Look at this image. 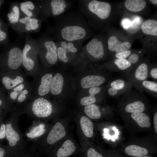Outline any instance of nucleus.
<instances>
[{
	"label": "nucleus",
	"instance_id": "obj_10",
	"mask_svg": "<svg viewBox=\"0 0 157 157\" xmlns=\"http://www.w3.org/2000/svg\"><path fill=\"white\" fill-rule=\"evenodd\" d=\"M151 53H147L142 61L128 73H119L130 83L147 80L151 64Z\"/></svg>",
	"mask_w": 157,
	"mask_h": 157
},
{
	"label": "nucleus",
	"instance_id": "obj_27",
	"mask_svg": "<svg viewBox=\"0 0 157 157\" xmlns=\"http://www.w3.org/2000/svg\"><path fill=\"white\" fill-rule=\"evenodd\" d=\"M64 82L63 77L60 73H57L53 77L50 88V91L52 94L57 95L61 93Z\"/></svg>",
	"mask_w": 157,
	"mask_h": 157
},
{
	"label": "nucleus",
	"instance_id": "obj_5",
	"mask_svg": "<svg viewBox=\"0 0 157 157\" xmlns=\"http://www.w3.org/2000/svg\"><path fill=\"white\" fill-rule=\"evenodd\" d=\"M109 56L131 49L135 39L124 32L111 28L106 34Z\"/></svg>",
	"mask_w": 157,
	"mask_h": 157
},
{
	"label": "nucleus",
	"instance_id": "obj_13",
	"mask_svg": "<svg viewBox=\"0 0 157 157\" xmlns=\"http://www.w3.org/2000/svg\"><path fill=\"white\" fill-rule=\"evenodd\" d=\"M122 15L121 24L125 31L124 32L136 39L144 20V19L140 15L129 13L124 14Z\"/></svg>",
	"mask_w": 157,
	"mask_h": 157
},
{
	"label": "nucleus",
	"instance_id": "obj_47",
	"mask_svg": "<svg viewBox=\"0 0 157 157\" xmlns=\"http://www.w3.org/2000/svg\"><path fill=\"white\" fill-rule=\"evenodd\" d=\"M149 2L152 4L156 7L157 6V0H148Z\"/></svg>",
	"mask_w": 157,
	"mask_h": 157
},
{
	"label": "nucleus",
	"instance_id": "obj_33",
	"mask_svg": "<svg viewBox=\"0 0 157 157\" xmlns=\"http://www.w3.org/2000/svg\"><path fill=\"white\" fill-rule=\"evenodd\" d=\"M81 129L84 135L88 138L92 137L93 135V125L92 121L87 117L83 116L80 121Z\"/></svg>",
	"mask_w": 157,
	"mask_h": 157
},
{
	"label": "nucleus",
	"instance_id": "obj_8",
	"mask_svg": "<svg viewBox=\"0 0 157 157\" xmlns=\"http://www.w3.org/2000/svg\"><path fill=\"white\" fill-rule=\"evenodd\" d=\"M136 38L150 53L157 52V20L156 15L155 17L144 20Z\"/></svg>",
	"mask_w": 157,
	"mask_h": 157
},
{
	"label": "nucleus",
	"instance_id": "obj_31",
	"mask_svg": "<svg viewBox=\"0 0 157 157\" xmlns=\"http://www.w3.org/2000/svg\"><path fill=\"white\" fill-rule=\"evenodd\" d=\"M76 148L74 143L71 140H66L58 150L57 153V157H67L74 152Z\"/></svg>",
	"mask_w": 157,
	"mask_h": 157
},
{
	"label": "nucleus",
	"instance_id": "obj_1",
	"mask_svg": "<svg viewBox=\"0 0 157 157\" xmlns=\"http://www.w3.org/2000/svg\"><path fill=\"white\" fill-rule=\"evenodd\" d=\"M53 18L54 24L48 26L44 33L56 42L83 44L94 35L93 29L79 10H70Z\"/></svg>",
	"mask_w": 157,
	"mask_h": 157
},
{
	"label": "nucleus",
	"instance_id": "obj_48",
	"mask_svg": "<svg viewBox=\"0 0 157 157\" xmlns=\"http://www.w3.org/2000/svg\"><path fill=\"white\" fill-rule=\"evenodd\" d=\"M5 151L4 149L0 147V157H3Z\"/></svg>",
	"mask_w": 157,
	"mask_h": 157
},
{
	"label": "nucleus",
	"instance_id": "obj_21",
	"mask_svg": "<svg viewBox=\"0 0 157 157\" xmlns=\"http://www.w3.org/2000/svg\"><path fill=\"white\" fill-rule=\"evenodd\" d=\"M21 16L38 18L39 11L33 1L26 0L19 2Z\"/></svg>",
	"mask_w": 157,
	"mask_h": 157
},
{
	"label": "nucleus",
	"instance_id": "obj_12",
	"mask_svg": "<svg viewBox=\"0 0 157 157\" xmlns=\"http://www.w3.org/2000/svg\"><path fill=\"white\" fill-rule=\"evenodd\" d=\"M149 1L145 0H126L117 5L119 15L125 13L141 16L148 10Z\"/></svg>",
	"mask_w": 157,
	"mask_h": 157
},
{
	"label": "nucleus",
	"instance_id": "obj_38",
	"mask_svg": "<svg viewBox=\"0 0 157 157\" xmlns=\"http://www.w3.org/2000/svg\"><path fill=\"white\" fill-rule=\"evenodd\" d=\"M148 78L152 79L154 81H157V65L156 63H151L148 72Z\"/></svg>",
	"mask_w": 157,
	"mask_h": 157
},
{
	"label": "nucleus",
	"instance_id": "obj_50",
	"mask_svg": "<svg viewBox=\"0 0 157 157\" xmlns=\"http://www.w3.org/2000/svg\"><path fill=\"white\" fill-rule=\"evenodd\" d=\"M22 93L24 94H27L28 93V91L26 89H25L24 90H23V91L21 92Z\"/></svg>",
	"mask_w": 157,
	"mask_h": 157
},
{
	"label": "nucleus",
	"instance_id": "obj_22",
	"mask_svg": "<svg viewBox=\"0 0 157 157\" xmlns=\"http://www.w3.org/2000/svg\"><path fill=\"white\" fill-rule=\"evenodd\" d=\"M66 135L65 128L61 123L57 122L50 131L47 141L49 144H52L64 137Z\"/></svg>",
	"mask_w": 157,
	"mask_h": 157
},
{
	"label": "nucleus",
	"instance_id": "obj_26",
	"mask_svg": "<svg viewBox=\"0 0 157 157\" xmlns=\"http://www.w3.org/2000/svg\"><path fill=\"white\" fill-rule=\"evenodd\" d=\"M149 53L147 49L143 47L140 49H134L132 53L126 59L134 67L142 61L145 55Z\"/></svg>",
	"mask_w": 157,
	"mask_h": 157
},
{
	"label": "nucleus",
	"instance_id": "obj_34",
	"mask_svg": "<svg viewBox=\"0 0 157 157\" xmlns=\"http://www.w3.org/2000/svg\"><path fill=\"white\" fill-rule=\"evenodd\" d=\"M84 111L89 117L93 119L100 118L102 115L99 106L94 104L85 106Z\"/></svg>",
	"mask_w": 157,
	"mask_h": 157
},
{
	"label": "nucleus",
	"instance_id": "obj_43",
	"mask_svg": "<svg viewBox=\"0 0 157 157\" xmlns=\"http://www.w3.org/2000/svg\"><path fill=\"white\" fill-rule=\"evenodd\" d=\"M153 124L156 133H157V112L155 111L153 115Z\"/></svg>",
	"mask_w": 157,
	"mask_h": 157
},
{
	"label": "nucleus",
	"instance_id": "obj_17",
	"mask_svg": "<svg viewBox=\"0 0 157 157\" xmlns=\"http://www.w3.org/2000/svg\"><path fill=\"white\" fill-rule=\"evenodd\" d=\"M115 78L114 76L110 73L104 75H90L84 77L81 79V85L83 89L90 88L100 86L106 83H108Z\"/></svg>",
	"mask_w": 157,
	"mask_h": 157
},
{
	"label": "nucleus",
	"instance_id": "obj_19",
	"mask_svg": "<svg viewBox=\"0 0 157 157\" xmlns=\"http://www.w3.org/2000/svg\"><path fill=\"white\" fill-rule=\"evenodd\" d=\"M140 129H149L151 126V119L147 112L125 115Z\"/></svg>",
	"mask_w": 157,
	"mask_h": 157
},
{
	"label": "nucleus",
	"instance_id": "obj_4",
	"mask_svg": "<svg viewBox=\"0 0 157 157\" xmlns=\"http://www.w3.org/2000/svg\"><path fill=\"white\" fill-rule=\"evenodd\" d=\"M38 8V18L45 22L49 17L53 18L66 13L72 7L73 1L65 0H42L33 1Z\"/></svg>",
	"mask_w": 157,
	"mask_h": 157
},
{
	"label": "nucleus",
	"instance_id": "obj_15",
	"mask_svg": "<svg viewBox=\"0 0 157 157\" xmlns=\"http://www.w3.org/2000/svg\"><path fill=\"white\" fill-rule=\"evenodd\" d=\"M122 152L130 157H142L156 153V149L151 145L133 143L126 145L122 149Z\"/></svg>",
	"mask_w": 157,
	"mask_h": 157
},
{
	"label": "nucleus",
	"instance_id": "obj_45",
	"mask_svg": "<svg viewBox=\"0 0 157 157\" xmlns=\"http://www.w3.org/2000/svg\"><path fill=\"white\" fill-rule=\"evenodd\" d=\"M26 99V96L25 94L20 92L19 95L18 97L17 100L19 102H22Z\"/></svg>",
	"mask_w": 157,
	"mask_h": 157
},
{
	"label": "nucleus",
	"instance_id": "obj_16",
	"mask_svg": "<svg viewBox=\"0 0 157 157\" xmlns=\"http://www.w3.org/2000/svg\"><path fill=\"white\" fill-rule=\"evenodd\" d=\"M99 67L110 72L126 74L129 73L134 67L127 59L120 58L112 59Z\"/></svg>",
	"mask_w": 157,
	"mask_h": 157
},
{
	"label": "nucleus",
	"instance_id": "obj_11",
	"mask_svg": "<svg viewBox=\"0 0 157 157\" xmlns=\"http://www.w3.org/2000/svg\"><path fill=\"white\" fill-rule=\"evenodd\" d=\"M37 53L34 39L29 34H26L22 50V65L27 70H32L37 65Z\"/></svg>",
	"mask_w": 157,
	"mask_h": 157
},
{
	"label": "nucleus",
	"instance_id": "obj_49",
	"mask_svg": "<svg viewBox=\"0 0 157 157\" xmlns=\"http://www.w3.org/2000/svg\"><path fill=\"white\" fill-rule=\"evenodd\" d=\"M3 94L2 93L0 94V107L2 103V98L3 97Z\"/></svg>",
	"mask_w": 157,
	"mask_h": 157
},
{
	"label": "nucleus",
	"instance_id": "obj_46",
	"mask_svg": "<svg viewBox=\"0 0 157 157\" xmlns=\"http://www.w3.org/2000/svg\"><path fill=\"white\" fill-rule=\"evenodd\" d=\"M19 93L17 91H12L10 93V97L12 99H15L17 98Z\"/></svg>",
	"mask_w": 157,
	"mask_h": 157
},
{
	"label": "nucleus",
	"instance_id": "obj_35",
	"mask_svg": "<svg viewBox=\"0 0 157 157\" xmlns=\"http://www.w3.org/2000/svg\"><path fill=\"white\" fill-rule=\"evenodd\" d=\"M0 44L8 46V33L7 26L0 20Z\"/></svg>",
	"mask_w": 157,
	"mask_h": 157
},
{
	"label": "nucleus",
	"instance_id": "obj_9",
	"mask_svg": "<svg viewBox=\"0 0 157 157\" xmlns=\"http://www.w3.org/2000/svg\"><path fill=\"white\" fill-rule=\"evenodd\" d=\"M83 51L89 60L96 62L106 59L109 56L106 35L101 33L94 35L82 48Z\"/></svg>",
	"mask_w": 157,
	"mask_h": 157
},
{
	"label": "nucleus",
	"instance_id": "obj_44",
	"mask_svg": "<svg viewBox=\"0 0 157 157\" xmlns=\"http://www.w3.org/2000/svg\"><path fill=\"white\" fill-rule=\"evenodd\" d=\"M24 85L23 84H21L14 88L13 90L14 91H17L19 93L21 92L22 90L24 88Z\"/></svg>",
	"mask_w": 157,
	"mask_h": 157
},
{
	"label": "nucleus",
	"instance_id": "obj_30",
	"mask_svg": "<svg viewBox=\"0 0 157 157\" xmlns=\"http://www.w3.org/2000/svg\"><path fill=\"white\" fill-rule=\"evenodd\" d=\"M102 88L100 87H95L89 88V95L82 98L80 100L81 104L83 106L94 104L97 101L96 95L102 91Z\"/></svg>",
	"mask_w": 157,
	"mask_h": 157
},
{
	"label": "nucleus",
	"instance_id": "obj_32",
	"mask_svg": "<svg viewBox=\"0 0 157 157\" xmlns=\"http://www.w3.org/2000/svg\"><path fill=\"white\" fill-rule=\"evenodd\" d=\"M6 137L11 147L15 146L20 139V136L18 133L13 128L11 123L6 125Z\"/></svg>",
	"mask_w": 157,
	"mask_h": 157
},
{
	"label": "nucleus",
	"instance_id": "obj_42",
	"mask_svg": "<svg viewBox=\"0 0 157 157\" xmlns=\"http://www.w3.org/2000/svg\"><path fill=\"white\" fill-rule=\"evenodd\" d=\"M106 156V157H124L116 151L111 150L108 152Z\"/></svg>",
	"mask_w": 157,
	"mask_h": 157
},
{
	"label": "nucleus",
	"instance_id": "obj_52",
	"mask_svg": "<svg viewBox=\"0 0 157 157\" xmlns=\"http://www.w3.org/2000/svg\"><path fill=\"white\" fill-rule=\"evenodd\" d=\"M2 93V90L1 89V88H0V94H1Z\"/></svg>",
	"mask_w": 157,
	"mask_h": 157
},
{
	"label": "nucleus",
	"instance_id": "obj_29",
	"mask_svg": "<svg viewBox=\"0 0 157 157\" xmlns=\"http://www.w3.org/2000/svg\"><path fill=\"white\" fill-rule=\"evenodd\" d=\"M51 73H47L41 78L40 84L38 87V92L40 96L48 94L50 91L51 84L53 78Z\"/></svg>",
	"mask_w": 157,
	"mask_h": 157
},
{
	"label": "nucleus",
	"instance_id": "obj_2",
	"mask_svg": "<svg viewBox=\"0 0 157 157\" xmlns=\"http://www.w3.org/2000/svg\"><path fill=\"white\" fill-rule=\"evenodd\" d=\"M79 10L93 29L107 32L119 15L117 6L110 2L98 0L78 1Z\"/></svg>",
	"mask_w": 157,
	"mask_h": 157
},
{
	"label": "nucleus",
	"instance_id": "obj_23",
	"mask_svg": "<svg viewBox=\"0 0 157 157\" xmlns=\"http://www.w3.org/2000/svg\"><path fill=\"white\" fill-rule=\"evenodd\" d=\"M21 17V13L19 2L13 3L7 14V17L9 24L13 30L18 23Z\"/></svg>",
	"mask_w": 157,
	"mask_h": 157
},
{
	"label": "nucleus",
	"instance_id": "obj_20",
	"mask_svg": "<svg viewBox=\"0 0 157 157\" xmlns=\"http://www.w3.org/2000/svg\"><path fill=\"white\" fill-rule=\"evenodd\" d=\"M130 83L133 87L135 88L139 92L143 93L144 92L154 97H157V82L146 80Z\"/></svg>",
	"mask_w": 157,
	"mask_h": 157
},
{
	"label": "nucleus",
	"instance_id": "obj_51",
	"mask_svg": "<svg viewBox=\"0 0 157 157\" xmlns=\"http://www.w3.org/2000/svg\"><path fill=\"white\" fill-rule=\"evenodd\" d=\"M142 157H152L151 156H146Z\"/></svg>",
	"mask_w": 157,
	"mask_h": 157
},
{
	"label": "nucleus",
	"instance_id": "obj_14",
	"mask_svg": "<svg viewBox=\"0 0 157 157\" xmlns=\"http://www.w3.org/2000/svg\"><path fill=\"white\" fill-rule=\"evenodd\" d=\"M42 22L38 18L21 16L14 30L20 35L38 32L40 31Z\"/></svg>",
	"mask_w": 157,
	"mask_h": 157
},
{
	"label": "nucleus",
	"instance_id": "obj_28",
	"mask_svg": "<svg viewBox=\"0 0 157 157\" xmlns=\"http://www.w3.org/2000/svg\"><path fill=\"white\" fill-rule=\"evenodd\" d=\"M55 42L56 44L63 48L68 52L79 54L83 51V44L67 41H60Z\"/></svg>",
	"mask_w": 157,
	"mask_h": 157
},
{
	"label": "nucleus",
	"instance_id": "obj_3",
	"mask_svg": "<svg viewBox=\"0 0 157 157\" xmlns=\"http://www.w3.org/2000/svg\"><path fill=\"white\" fill-rule=\"evenodd\" d=\"M118 106L120 112L124 115L149 110V104L144 93L132 88L121 95Z\"/></svg>",
	"mask_w": 157,
	"mask_h": 157
},
{
	"label": "nucleus",
	"instance_id": "obj_25",
	"mask_svg": "<svg viewBox=\"0 0 157 157\" xmlns=\"http://www.w3.org/2000/svg\"><path fill=\"white\" fill-rule=\"evenodd\" d=\"M0 80L3 86L7 90L12 89L18 84L23 83L24 80L21 76H18L14 79L6 75L4 72L0 73Z\"/></svg>",
	"mask_w": 157,
	"mask_h": 157
},
{
	"label": "nucleus",
	"instance_id": "obj_18",
	"mask_svg": "<svg viewBox=\"0 0 157 157\" xmlns=\"http://www.w3.org/2000/svg\"><path fill=\"white\" fill-rule=\"evenodd\" d=\"M33 113L36 117H46L51 115L52 111V105L48 100L42 97L36 99L32 107Z\"/></svg>",
	"mask_w": 157,
	"mask_h": 157
},
{
	"label": "nucleus",
	"instance_id": "obj_40",
	"mask_svg": "<svg viewBox=\"0 0 157 157\" xmlns=\"http://www.w3.org/2000/svg\"><path fill=\"white\" fill-rule=\"evenodd\" d=\"M107 92L108 94L112 97H117L122 95L124 93L112 87H107Z\"/></svg>",
	"mask_w": 157,
	"mask_h": 157
},
{
	"label": "nucleus",
	"instance_id": "obj_24",
	"mask_svg": "<svg viewBox=\"0 0 157 157\" xmlns=\"http://www.w3.org/2000/svg\"><path fill=\"white\" fill-rule=\"evenodd\" d=\"M108 83L107 88H113L124 94L133 88L130 82L123 78H115Z\"/></svg>",
	"mask_w": 157,
	"mask_h": 157
},
{
	"label": "nucleus",
	"instance_id": "obj_39",
	"mask_svg": "<svg viewBox=\"0 0 157 157\" xmlns=\"http://www.w3.org/2000/svg\"><path fill=\"white\" fill-rule=\"evenodd\" d=\"M134 49H130L122 52L115 53L111 56L112 59H126L131 54Z\"/></svg>",
	"mask_w": 157,
	"mask_h": 157
},
{
	"label": "nucleus",
	"instance_id": "obj_6",
	"mask_svg": "<svg viewBox=\"0 0 157 157\" xmlns=\"http://www.w3.org/2000/svg\"><path fill=\"white\" fill-rule=\"evenodd\" d=\"M18 40L10 44L0 54V73L18 69L22 64V49Z\"/></svg>",
	"mask_w": 157,
	"mask_h": 157
},
{
	"label": "nucleus",
	"instance_id": "obj_36",
	"mask_svg": "<svg viewBox=\"0 0 157 157\" xmlns=\"http://www.w3.org/2000/svg\"><path fill=\"white\" fill-rule=\"evenodd\" d=\"M45 125L42 124L33 127L31 131L26 134L29 138H35L42 135L45 132Z\"/></svg>",
	"mask_w": 157,
	"mask_h": 157
},
{
	"label": "nucleus",
	"instance_id": "obj_7",
	"mask_svg": "<svg viewBox=\"0 0 157 157\" xmlns=\"http://www.w3.org/2000/svg\"><path fill=\"white\" fill-rule=\"evenodd\" d=\"M34 40L37 53L43 63L46 65L56 64L58 58L57 47L54 41L45 33Z\"/></svg>",
	"mask_w": 157,
	"mask_h": 157
},
{
	"label": "nucleus",
	"instance_id": "obj_37",
	"mask_svg": "<svg viewBox=\"0 0 157 157\" xmlns=\"http://www.w3.org/2000/svg\"><path fill=\"white\" fill-rule=\"evenodd\" d=\"M56 44L57 47V53L58 59L65 63H67L69 61L67 56V51L59 45Z\"/></svg>",
	"mask_w": 157,
	"mask_h": 157
},
{
	"label": "nucleus",
	"instance_id": "obj_41",
	"mask_svg": "<svg viewBox=\"0 0 157 157\" xmlns=\"http://www.w3.org/2000/svg\"><path fill=\"white\" fill-rule=\"evenodd\" d=\"M6 136V126L4 124H2L0 128V139L4 138Z\"/></svg>",
	"mask_w": 157,
	"mask_h": 157
}]
</instances>
